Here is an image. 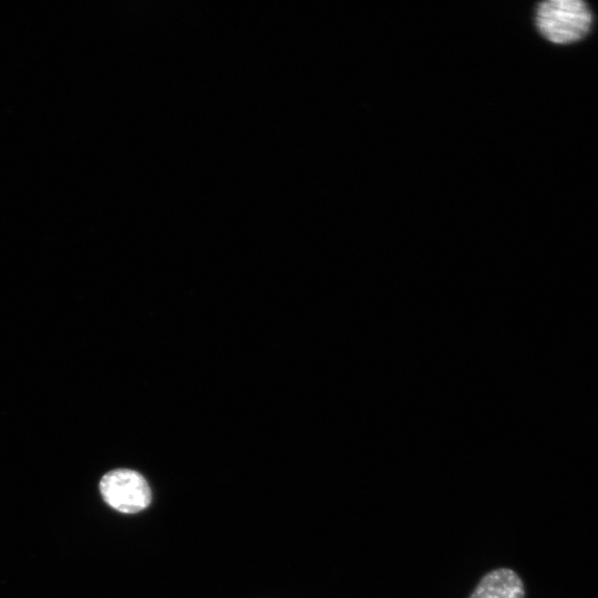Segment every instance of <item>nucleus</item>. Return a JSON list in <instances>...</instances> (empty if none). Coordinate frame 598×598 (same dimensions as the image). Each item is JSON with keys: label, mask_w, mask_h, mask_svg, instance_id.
Instances as JSON below:
<instances>
[{"label": "nucleus", "mask_w": 598, "mask_h": 598, "mask_svg": "<svg viewBox=\"0 0 598 598\" xmlns=\"http://www.w3.org/2000/svg\"><path fill=\"white\" fill-rule=\"evenodd\" d=\"M468 598H525V587L515 570L501 567L486 573Z\"/></svg>", "instance_id": "obj_3"}, {"label": "nucleus", "mask_w": 598, "mask_h": 598, "mask_svg": "<svg viewBox=\"0 0 598 598\" xmlns=\"http://www.w3.org/2000/svg\"><path fill=\"white\" fill-rule=\"evenodd\" d=\"M539 33L555 44H569L584 39L592 25V13L581 0H547L535 13Z\"/></svg>", "instance_id": "obj_1"}, {"label": "nucleus", "mask_w": 598, "mask_h": 598, "mask_svg": "<svg viewBox=\"0 0 598 598\" xmlns=\"http://www.w3.org/2000/svg\"><path fill=\"white\" fill-rule=\"evenodd\" d=\"M99 486L104 502L124 514L138 513L152 502L147 481L134 470H112L102 476Z\"/></svg>", "instance_id": "obj_2"}]
</instances>
